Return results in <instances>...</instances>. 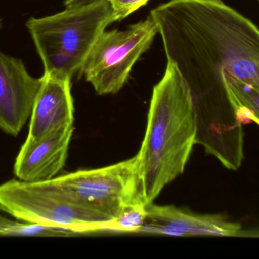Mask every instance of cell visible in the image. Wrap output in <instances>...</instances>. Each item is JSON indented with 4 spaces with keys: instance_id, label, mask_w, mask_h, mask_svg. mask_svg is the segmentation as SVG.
<instances>
[{
    "instance_id": "cell-3",
    "label": "cell",
    "mask_w": 259,
    "mask_h": 259,
    "mask_svg": "<svg viewBox=\"0 0 259 259\" xmlns=\"http://www.w3.org/2000/svg\"><path fill=\"white\" fill-rule=\"evenodd\" d=\"M109 1L65 10L25 25L44 65V74L72 79L80 72L96 41L114 22Z\"/></svg>"
},
{
    "instance_id": "cell-10",
    "label": "cell",
    "mask_w": 259,
    "mask_h": 259,
    "mask_svg": "<svg viewBox=\"0 0 259 259\" xmlns=\"http://www.w3.org/2000/svg\"><path fill=\"white\" fill-rule=\"evenodd\" d=\"M30 117L27 138L37 140L53 131L72 126L74 103L71 80L44 74Z\"/></svg>"
},
{
    "instance_id": "cell-15",
    "label": "cell",
    "mask_w": 259,
    "mask_h": 259,
    "mask_svg": "<svg viewBox=\"0 0 259 259\" xmlns=\"http://www.w3.org/2000/svg\"><path fill=\"white\" fill-rule=\"evenodd\" d=\"M106 1V0H65V8H78L83 6H89V5L95 4L100 2ZM108 1V0H107Z\"/></svg>"
},
{
    "instance_id": "cell-8",
    "label": "cell",
    "mask_w": 259,
    "mask_h": 259,
    "mask_svg": "<svg viewBox=\"0 0 259 259\" xmlns=\"http://www.w3.org/2000/svg\"><path fill=\"white\" fill-rule=\"evenodd\" d=\"M144 225L138 233L175 237L214 236L234 237L242 230L240 224L230 221L221 214H199L173 205H146Z\"/></svg>"
},
{
    "instance_id": "cell-17",
    "label": "cell",
    "mask_w": 259,
    "mask_h": 259,
    "mask_svg": "<svg viewBox=\"0 0 259 259\" xmlns=\"http://www.w3.org/2000/svg\"><path fill=\"white\" fill-rule=\"evenodd\" d=\"M2 27H3V20L0 18V30H1Z\"/></svg>"
},
{
    "instance_id": "cell-13",
    "label": "cell",
    "mask_w": 259,
    "mask_h": 259,
    "mask_svg": "<svg viewBox=\"0 0 259 259\" xmlns=\"http://www.w3.org/2000/svg\"><path fill=\"white\" fill-rule=\"evenodd\" d=\"M146 205L137 204L124 208L119 216L113 220L111 231L138 233L147 216Z\"/></svg>"
},
{
    "instance_id": "cell-7",
    "label": "cell",
    "mask_w": 259,
    "mask_h": 259,
    "mask_svg": "<svg viewBox=\"0 0 259 259\" xmlns=\"http://www.w3.org/2000/svg\"><path fill=\"white\" fill-rule=\"evenodd\" d=\"M42 78L33 77L21 59L0 50V129L17 136L31 115Z\"/></svg>"
},
{
    "instance_id": "cell-12",
    "label": "cell",
    "mask_w": 259,
    "mask_h": 259,
    "mask_svg": "<svg viewBox=\"0 0 259 259\" xmlns=\"http://www.w3.org/2000/svg\"><path fill=\"white\" fill-rule=\"evenodd\" d=\"M74 234L69 230L42 224L29 223L14 218L2 233L1 237H68Z\"/></svg>"
},
{
    "instance_id": "cell-6",
    "label": "cell",
    "mask_w": 259,
    "mask_h": 259,
    "mask_svg": "<svg viewBox=\"0 0 259 259\" xmlns=\"http://www.w3.org/2000/svg\"><path fill=\"white\" fill-rule=\"evenodd\" d=\"M55 179L79 202L112 220L129 205H146L137 155L113 165L78 170Z\"/></svg>"
},
{
    "instance_id": "cell-5",
    "label": "cell",
    "mask_w": 259,
    "mask_h": 259,
    "mask_svg": "<svg viewBox=\"0 0 259 259\" xmlns=\"http://www.w3.org/2000/svg\"><path fill=\"white\" fill-rule=\"evenodd\" d=\"M158 33L149 15L125 30L103 31L80 71L100 95L118 93L128 79L133 66Z\"/></svg>"
},
{
    "instance_id": "cell-11",
    "label": "cell",
    "mask_w": 259,
    "mask_h": 259,
    "mask_svg": "<svg viewBox=\"0 0 259 259\" xmlns=\"http://www.w3.org/2000/svg\"><path fill=\"white\" fill-rule=\"evenodd\" d=\"M223 77L242 124L255 122L259 126V88L227 71Z\"/></svg>"
},
{
    "instance_id": "cell-1",
    "label": "cell",
    "mask_w": 259,
    "mask_h": 259,
    "mask_svg": "<svg viewBox=\"0 0 259 259\" xmlns=\"http://www.w3.org/2000/svg\"><path fill=\"white\" fill-rule=\"evenodd\" d=\"M150 15L195 109L232 103L225 71L259 88V28L223 0H170Z\"/></svg>"
},
{
    "instance_id": "cell-18",
    "label": "cell",
    "mask_w": 259,
    "mask_h": 259,
    "mask_svg": "<svg viewBox=\"0 0 259 259\" xmlns=\"http://www.w3.org/2000/svg\"><path fill=\"white\" fill-rule=\"evenodd\" d=\"M258 3H259V0H258Z\"/></svg>"
},
{
    "instance_id": "cell-9",
    "label": "cell",
    "mask_w": 259,
    "mask_h": 259,
    "mask_svg": "<svg viewBox=\"0 0 259 259\" xmlns=\"http://www.w3.org/2000/svg\"><path fill=\"white\" fill-rule=\"evenodd\" d=\"M74 126L53 131L37 140L27 138L14 164V174L23 182H39L56 177L66 161Z\"/></svg>"
},
{
    "instance_id": "cell-14",
    "label": "cell",
    "mask_w": 259,
    "mask_h": 259,
    "mask_svg": "<svg viewBox=\"0 0 259 259\" xmlns=\"http://www.w3.org/2000/svg\"><path fill=\"white\" fill-rule=\"evenodd\" d=\"M113 12L115 21L127 18L133 12L145 6L149 0H108Z\"/></svg>"
},
{
    "instance_id": "cell-4",
    "label": "cell",
    "mask_w": 259,
    "mask_h": 259,
    "mask_svg": "<svg viewBox=\"0 0 259 259\" xmlns=\"http://www.w3.org/2000/svg\"><path fill=\"white\" fill-rule=\"evenodd\" d=\"M0 208L16 220L59 227L74 234L111 231L113 220L68 194L56 179L0 185Z\"/></svg>"
},
{
    "instance_id": "cell-16",
    "label": "cell",
    "mask_w": 259,
    "mask_h": 259,
    "mask_svg": "<svg viewBox=\"0 0 259 259\" xmlns=\"http://www.w3.org/2000/svg\"><path fill=\"white\" fill-rule=\"evenodd\" d=\"M6 214H8L7 213L5 212V211L0 208V237H1V234L3 232V231L7 228L8 225L13 220V219L8 217Z\"/></svg>"
},
{
    "instance_id": "cell-2",
    "label": "cell",
    "mask_w": 259,
    "mask_h": 259,
    "mask_svg": "<svg viewBox=\"0 0 259 259\" xmlns=\"http://www.w3.org/2000/svg\"><path fill=\"white\" fill-rule=\"evenodd\" d=\"M196 135L190 90L175 65L167 62L152 91L146 133L137 154L146 205L184 173Z\"/></svg>"
}]
</instances>
